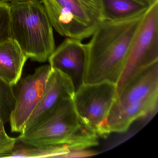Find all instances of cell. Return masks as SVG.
<instances>
[{
	"mask_svg": "<svg viewBox=\"0 0 158 158\" xmlns=\"http://www.w3.org/2000/svg\"><path fill=\"white\" fill-rule=\"evenodd\" d=\"M145 14L126 21L101 23L87 44L88 62L84 83L107 81L117 85Z\"/></svg>",
	"mask_w": 158,
	"mask_h": 158,
	"instance_id": "cell-1",
	"label": "cell"
},
{
	"mask_svg": "<svg viewBox=\"0 0 158 158\" xmlns=\"http://www.w3.org/2000/svg\"><path fill=\"white\" fill-rule=\"evenodd\" d=\"M98 138L83 123L72 98L64 101L38 123L21 133L17 140L33 147L64 146L71 150L97 146Z\"/></svg>",
	"mask_w": 158,
	"mask_h": 158,
	"instance_id": "cell-2",
	"label": "cell"
},
{
	"mask_svg": "<svg viewBox=\"0 0 158 158\" xmlns=\"http://www.w3.org/2000/svg\"><path fill=\"white\" fill-rule=\"evenodd\" d=\"M12 39L27 59L44 63L56 49L53 27L40 0L9 3Z\"/></svg>",
	"mask_w": 158,
	"mask_h": 158,
	"instance_id": "cell-3",
	"label": "cell"
},
{
	"mask_svg": "<svg viewBox=\"0 0 158 158\" xmlns=\"http://www.w3.org/2000/svg\"><path fill=\"white\" fill-rule=\"evenodd\" d=\"M53 28L60 35L82 40L103 21L100 0H40Z\"/></svg>",
	"mask_w": 158,
	"mask_h": 158,
	"instance_id": "cell-4",
	"label": "cell"
},
{
	"mask_svg": "<svg viewBox=\"0 0 158 158\" xmlns=\"http://www.w3.org/2000/svg\"><path fill=\"white\" fill-rule=\"evenodd\" d=\"M117 95V85L110 82L82 84L73 100L83 123L99 138L110 135L107 120Z\"/></svg>",
	"mask_w": 158,
	"mask_h": 158,
	"instance_id": "cell-5",
	"label": "cell"
},
{
	"mask_svg": "<svg viewBox=\"0 0 158 158\" xmlns=\"http://www.w3.org/2000/svg\"><path fill=\"white\" fill-rule=\"evenodd\" d=\"M158 61V0L144 15L134 38L124 67L117 84V95L130 77L140 69Z\"/></svg>",
	"mask_w": 158,
	"mask_h": 158,
	"instance_id": "cell-6",
	"label": "cell"
},
{
	"mask_svg": "<svg viewBox=\"0 0 158 158\" xmlns=\"http://www.w3.org/2000/svg\"><path fill=\"white\" fill-rule=\"evenodd\" d=\"M52 69L49 64L40 66L34 73L21 78L15 86V102L9 120L11 132H23L43 96Z\"/></svg>",
	"mask_w": 158,
	"mask_h": 158,
	"instance_id": "cell-7",
	"label": "cell"
},
{
	"mask_svg": "<svg viewBox=\"0 0 158 158\" xmlns=\"http://www.w3.org/2000/svg\"><path fill=\"white\" fill-rule=\"evenodd\" d=\"M81 41L66 38L48 60L52 68L60 70L70 77L75 91L84 84L87 66V46Z\"/></svg>",
	"mask_w": 158,
	"mask_h": 158,
	"instance_id": "cell-8",
	"label": "cell"
},
{
	"mask_svg": "<svg viewBox=\"0 0 158 158\" xmlns=\"http://www.w3.org/2000/svg\"><path fill=\"white\" fill-rule=\"evenodd\" d=\"M75 92V88L70 77L60 70L52 68L43 96L23 133L42 121L64 101L73 98Z\"/></svg>",
	"mask_w": 158,
	"mask_h": 158,
	"instance_id": "cell-9",
	"label": "cell"
},
{
	"mask_svg": "<svg viewBox=\"0 0 158 158\" xmlns=\"http://www.w3.org/2000/svg\"><path fill=\"white\" fill-rule=\"evenodd\" d=\"M158 93V61L136 72L116 97L114 103L124 106Z\"/></svg>",
	"mask_w": 158,
	"mask_h": 158,
	"instance_id": "cell-10",
	"label": "cell"
},
{
	"mask_svg": "<svg viewBox=\"0 0 158 158\" xmlns=\"http://www.w3.org/2000/svg\"><path fill=\"white\" fill-rule=\"evenodd\" d=\"M158 93L142 100L124 106L114 102L107 120V127L110 134L123 133L128 130L136 120L153 112L158 106Z\"/></svg>",
	"mask_w": 158,
	"mask_h": 158,
	"instance_id": "cell-11",
	"label": "cell"
},
{
	"mask_svg": "<svg viewBox=\"0 0 158 158\" xmlns=\"http://www.w3.org/2000/svg\"><path fill=\"white\" fill-rule=\"evenodd\" d=\"M27 58L18 44L10 39L0 44V77L14 87L21 78Z\"/></svg>",
	"mask_w": 158,
	"mask_h": 158,
	"instance_id": "cell-12",
	"label": "cell"
},
{
	"mask_svg": "<svg viewBox=\"0 0 158 158\" xmlns=\"http://www.w3.org/2000/svg\"><path fill=\"white\" fill-rule=\"evenodd\" d=\"M154 2L150 0H100L102 19L103 21L121 22L135 18L144 14Z\"/></svg>",
	"mask_w": 158,
	"mask_h": 158,
	"instance_id": "cell-13",
	"label": "cell"
},
{
	"mask_svg": "<svg viewBox=\"0 0 158 158\" xmlns=\"http://www.w3.org/2000/svg\"><path fill=\"white\" fill-rule=\"evenodd\" d=\"M31 147L15 145L10 151L0 154V158H60L69 151L64 146Z\"/></svg>",
	"mask_w": 158,
	"mask_h": 158,
	"instance_id": "cell-14",
	"label": "cell"
},
{
	"mask_svg": "<svg viewBox=\"0 0 158 158\" xmlns=\"http://www.w3.org/2000/svg\"><path fill=\"white\" fill-rule=\"evenodd\" d=\"M15 102L13 87L0 77V117L5 124L9 122Z\"/></svg>",
	"mask_w": 158,
	"mask_h": 158,
	"instance_id": "cell-15",
	"label": "cell"
},
{
	"mask_svg": "<svg viewBox=\"0 0 158 158\" xmlns=\"http://www.w3.org/2000/svg\"><path fill=\"white\" fill-rule=\"evenodd\" d=\"M12 39L9 4L0 5V44Z\"/></svg>",
	"mask_w": 158,
	"mask_h": 158,
	"instance_id": "cell-16",
	"label": "cell"
},
{
	"mask_svg": "<svg viewBox=\"0 0 158 158\" xmlns=\"http://www.w3.org/2000/svg\"><path fill=\"white\" fill-rule=\"evenodd\" d=\"M17 141V138L9 136L7 133H0V154L10 151Z\"/></svg>",
	"mask_w": 158,
	"mask_h": 158,
	"instance_id": "cell-17",
	"label": "cell"
},
{
	"mask_svg": "<svg viewBox=\"0 0 158 158\" xmlns=\"http://www.w3.org/2000/svg\"><path fill=\"white\" fill-rule=\"evenodd\" d=\"M97 154V152L87 149H76L69 150L67 153L62 155L60 158H84L94 156Z\"/></svg>",
	"mask_w": 158,
	"mask_h": 158,
	"instance_id": "cell-18",
	"label": "cell"
},
{
	"mask_svg": "<svg viewBox=\"0 0 158 158\" xmlns=\"http://www.w3.org/2000/svg\"><path fill=\"white\" fill-rule=\"evenodd\" d=\"M4 124H5V123L0 117V133H6L5 127H4Z\"/></svg>",
	"mask_w": 158,
	"mask_h": 158,
	"instance_id": "cell-19",
	"label": "cell"
},
{
	"mask_svg": "<svg viewBox=\"0 0 158 158\" xmlns=\"http://www.w3.org/2000/svg\"><path fill=\"white\" fill-rule=\"evenodd\" d=\"M17 0H0V5L4 4H9Z\"/></svg>",
	"mask_w": 158,
	"mask_h": 158,
	"instance_id": "cell-20",
	"label": "cell"
},
{
	"mask_svg": "<svg viewBox=\"0 0 158 158\" xmlns=\"http://www.w3.org/2000/svg\"><path fill=\"white\" fill-rule=\"evenodd\" d=\"M150 1H155L156 0H150Z\"/></svg>",
	"mask_w": 158,
	"mask_h": 158,
	"instance_id": "cell-21",
	"label": "cell"
}]
</instances>
